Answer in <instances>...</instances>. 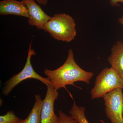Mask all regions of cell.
I'll list each match as a JSON object with an SVG mask.
<instances>
[{
    "mask_svg": "<svg viewBox=\"0 0 123 123\" xmlns=\"http://www.w3.org/2000/svg\"><path fill=\"white\" fill-rule=\"evenodd\" d=\"M44 73L50 79L51 85L57 90L61 88L66 89V86H74V82L77 81L89 84L94 75L93 73L84 70L77 64L71 49L69 50L67 59L63 64L55 70L45 69Z\"/></svg>",
    "mask_w": 123,
    "mask_h": 123,
    "instance_id": "1",
    "label": "cell"
},
{
    "mask_svg": "<svg viewBox=\"0 0 123 123\" xmlns=\"http://www.w3.org/2000/svg\"><path fill=\"white\" fill-rule=\"evenodd\" d=\"M43 30L55 39L69 43L77 35L75 20L66 13L56 14L44 26Z\"/></svg>",
    "mask_w": 123,
    "mask_h": 123,
    "instance_id": "2",
    "label": "cell"
},
{
    "mask_svg": "<svg viewBox=\"0 0 123 123\" xmlns=\"http://www.w3.org/2000/svg\"><path fill=\"white\" fill-rule=\"evenodd\" d=\"M118 88L123 89V78L111 67L105 68L96 78L91 92V98H103L106 94Z\"/></svg>",
    "mask_w": 123,
    "mask_h": 123,
    "instance_id": "3",
    "label": "cell"
},
{
    "mask_svg": "<svg viewBox=\"0 0 123 123\" xmlns=\"http://www.w3.org/2000/svg\"><path fill=\"white\" fill-rule=\"evenodd\" d=\"M31 41L28 51L27 58L24 68L19 73L13 76L6 82L2 91V93L5 96L9 94L14 88L23 81L30 78L39 80L47 86L51 85L50 81L48 78H44L39 75L34 70L31 63L32 56L36 55L35 51L31 48Z\"/></svg>",
    "mask_w": 123,
    "mask_h": 123,
    "instance_id": "4",
    "label": "cell"
},
{
    "mask_svg": "<svg viewBox=\"0 0 123 123\" xmlns=\"http://www.w3.org/2000/svg\"><path fill=\"white\" fill-rule=\"evenodd\" d=\"M123 89L117 88L106 94L103 98L106 116L111 123H123Z\"/></svg>",
    "mask_w": 123,
    "mask_h": 123,
    "instance_id": "5",
    "label": "cell"
},
{
    "mask_svg": "<svg viewBox=\"0 0 123 123\" xmlns=\"http://www.w3.org/2000/svg\"><path fill=\"white\" fill-rule=\"evenodd\" d=\"M47 86L46 96L43 100L40 123H59V117L54 111V103L58 98L59 93L51 85Z\"/></svg>",
    "mask_w": 123,
    "mask_h": 123,
    "instance_id": "6",
    "label": "cell"
},
{
    "mask_svg": "<svg viewBox=\"0 0 123 123\" xmlns=\"http://www.w3.org/2000/svg\"><path fill=\"white\" fill-rule=\"evenodd\" d=\"M28 9L29 18L27 22L30 25L43 30L44 26L51 17L44 12L41 7L34 0H22Z\"/></svg>",
    "mask_w": 123,
    "mask_h": 123,
    "instance_id": "7",
    "label": "cell"
},
{
    "mask_svg": "<svg viewBox=\"0 0 123 123\" xmlns=\"http://www.w3.org/2000/svg\"><path fill=\"white\" fill-rule=\"evenodd\" d=\"M0 14L14 15L29 18L28 9L23 1L2 0L0 1Z\"/></svg>",
    "mask_w": 123,
    "mask_h": 123,
    "instance_id": "8",
    "label": "cell"
},
{
    "mask_svg": "<svg viewBox=\"0 0 123 123\" xmlns=\"http://www.w3.org/2000/svg\"><path fill=\"white\" fill-rule=\"evenodd\" d=\"M108 62L123 78V43L118 41L112 46L111 54L108 57Z\"/></svg>",
    "mask_w": 123,
    "mask_h": 123,
    "instance_id": "9",
    "label": "cell"
},
{
    "mask_svg": "<svg viewBox=\"0 0 123 123\" xmlns=\"http://www.w3.org/2000/svg\"><path fill=\"white\" fill-rule=\"evenodd\" d=\"M35 101L32 110L26 118L20 119L18 123H40L43 100L38 94L35 95Z\"/></svg>",
    "mask_w": 123,
    "mask_h": 123,
    "instance_id": "10",
    "label": "cell"
},
{
    "mask_svg": "<svg viewBox=\"0 0 123 123\" xmlns=\"http://www.w3.org/2000/svg\"><path fill=\"white\" fill-rule=\"evenodd\" d=\"M85 111V107L77 105L74 101L69 114L78 123H89L86 117Z\"/></svg>",
    "mask_w": 123,
    "mask_h": 123,
    "instance_id": "11",
    "label": "cell"
},
{
    "mask_svg": "<svg viewBox=\"0 0 123 123\" xmlns=\"http://www.w3.org/2000/svg\"><path fill=\"white\" fill-rule=\"evenodd\" d=\"M20 119L12 111H9L3 115L0 116V123H18Z\"/></svg>",
    "mask_w": 123,
    "mask_h": 123,
    "instance_id": "12",
    "label": "cell"
},
{
    "mask_svg": "<svg viewBox=\"0 0 123 123\" xmlns=\"http://www.w3.org/2000/svg\"><path fill=\"white\" fill-rule=\"evenodd\" d=\"M59 123H78L71 116L66 114L62 111H59Z\"/></svg>",
    "mask_w": 123,
    "mask_h": 123,
    "instance_id": "13",
    "label": "cell"
},
{
    "mask_svg": "<svg viewBox=\"0 0 123 123\" xmlns=\"http://www.w3.org/2000/svg\"><path fill=\"white\" fill-rule=\"evenodd\" d=\"M119 3H121L123 4V0H110V3L112 6H119Z\"/></svg>",
    "mask_w": 123,
    "mask_h": 123,
    "instance_id": "14",
    "label": "cell"
},
{
    "mask_svg": "<svg viewBox=\"0 0 123 123\" xmlns=\"http://www.w3.org/2000/svg\"><path fill=\"white\" fill-rule=\"evenodd\" d=\"M34 0L37 2L39 5L44 6L48 4L49 0Z\"/></svg>",
    "mask_w": 123,
    "mask_h": 123,
    "instance_id": "15",
    "label": "cell"
},
{
    "mask_svg": "<svg viewBox=\"0 0 123 123\" xmlns=\"http://www.w3.org/2000/svg\"><path fill=\"white\" fill-rule=\"evenodd\" d=\"M118 22L119 23L123 26V15L121 17L119 18Z\"/></svg>",
    "mask_w": 123,
    "mask_h": 123,
    "instance_id": "16",
    "label": "cell"
},
{
    "mask_svg": "<svg viewBox=\"0 0 123 123\" xmlns=\"http://www.w3.org/2000/svg\"><path fill=\"white\" fill-rule=\"evenodd\" d=\"M100 122L102 123H106L105 122L104 120H100Z\"/></svg>",
    "mask_w": 123,
    "mask_h": 123,
    "instance_id": "17",
    "label": "cell"
}]
</instances>
